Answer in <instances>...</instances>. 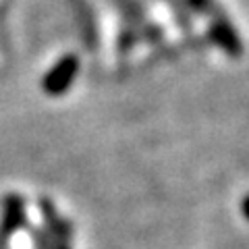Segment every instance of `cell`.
Wrapping results in <instances>:
<instances>
[{
  "label": "cell",
  "instance_id": "1",
  "mask_svg": "<svg viewBox=\"0 0 249 249\" xmlns=\"http://www.w3.org/2000/svg\"><path fill=\"white\" fill-rule=\"evenodd\" d=\"M77 71H79V60H77V56H73V54L62 56L56 65L46 73L44 81H42L44 91L50 93V96H60V93H65L69 88H71Z\"/></svg>",
  "mask_w": 249,
  "mask_h": 249
},
{
  "label": "cell",
  "instance_id": "2",
  "mask_svg": "<svg viewBox=\"0 0 249 249\" xmlns=\"http://www.w3.org/2000/svg\"><path fill=\"white\" fill-rule=\"evenodd\" d=\"M210 36L212 40L220 46L222 50H227L231 56H239L241 50H243V44H241L237 31L232 29L227 21H216L212 27H210Z\"/></svg>",
  "mask_w": 249,
  "mask_h": 249
},
{
  "label": "cell",
  "instance_id": "3",
  "mask_svg": "<svg viewBox=\"0 0 249 249\" xmlns=\"http://www.w3.org/2000/svg\"><path fill=\"white\" fill-rule=\"evenodd\" d=\"M4 231H13L17 229L19 224L23 222V204L19 197H6V204H4Z\"/></svg>",
  "mask_w": 249,
  "mask_h": 249
},
{
  "label": "cell",
  "instance_id": "4",
  "mask_svg": "<svg viewBox=\"0 0 249 249\" xmlns=\"http://www.w3.org/2000/svg\"><path fill=\"white\" fill-rule=\"evenodd\" d=\"M191 4H193V6H196V9H206L208 0H191Z\"/></svg>",
  "mask_w": 249,
  "mask_h": 249
},
{
  "label": "cell",
  "instance_id": "5",
  "mask_svg": "<svg viewBox=\"0 0 249 249\" xmlns=\"http://www.w3.org/2000/svg\"><path fill=\"white\" fill-rule=\"evenodd\" d=\"M243 214H245V216L249 218V196H247V197L243 199Z\"/></svg>",
  "mask_w": 249,
  "mask_h": 249
}]
</instances>
